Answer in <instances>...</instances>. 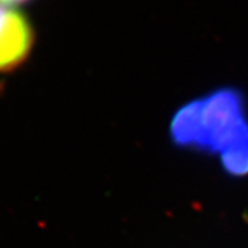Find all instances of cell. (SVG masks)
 Instances as JSON below:
<instances>
[{
    "label": "cell",
    "mask_w": 248,
    "mask_h": 248,
    "mask_svg": "<svg viewBox=\"0 0 248 248\" xmlns=\"http://www.w3.org/2000/svg\"><path fill=\"white\" fill-rule=\"evenodd\" d=\"M248 143V119L238 93L220 90L198 100L196 147L219 151Z\"/></svg>",
    "instance_id": "6da1fadb"
},
{
    "label": "cell",
    "mask_w": 248,
    "mask_h": 248,
    "mask_svg": "<svg viewBox=\"0 0 248 248\" xmlns=\"http://www.w3.org/2000/svg\"><path fill=\"white\" fill-rule=\"evenodd\" d=\"M34 32L16 7L0 1V72L18 69L31 53Z\"/></svg>",
    "instance_id": "7a4b0ae2"
},
{
    "label": "cell",
    "mask_w": 248,
    "mask_h": 248,
    "mask_svg": "<svg viewBox=\"0 0 248 248\" xmlns=\"http://www.w3.org/2000/svg\"><path fill=\"white\" fill-rule=\"evenodd\" d=\"M0 1L4 4H8V5H12V7H16V5H19V4L28 3L31 0H0Z\"/></svg>",
    "instance_id": "3957f363"
}]
</instances>
